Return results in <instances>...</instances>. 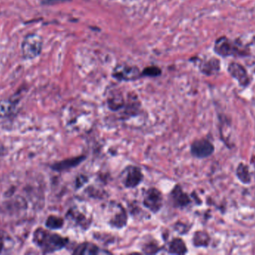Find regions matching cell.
<instances>
[{
	"instance_id": "obj_1",
	"label": "cell",
	"mask_w": 255,
	"mask_h": 255,
	"mask_svg": "<svg viewBox=\"0 0 255 255\" xmlns=\"http://www.w3.org/2000/svg\"><path fill=\"white\" fill-rule=\"evenodd\" d=\"M33 240L35 244L40 248L43 253H53L61 250L69 242L68 238L48 232L43 228L36 230L34 234Z\"/></svg>"
},
{
	"instance_id": "obj_2",
	"label": "cell",
	"mask_w": 255,
	"mask_h": 255,
	"mask_svg": "<svg viewBox=\"0 0 255 255\" xmlns=\"http://www.w3.org/2000/svg\"><path fill=\"white\" fill-rule=\"evenodd\" d=\"M43 41L40 35L29 34L22 43V53L25 59H33L41 53Z\"/></svg>"
},
{
	"instance_id": "obj_3",
	"label": "cell",
	"mask_w": 255,
	"mask_h": 255,
	"mask_svg": "<svg viewBox=\"0 0 255 255\" xmlns=\"http://www.w3.org/2000/svg\"><path fill=\"white\" fill-rule=\"evenodd\" d=\"M143 205L152 213H157L163 208V197L161 191L157 189H148L143 195Z\"/></svg>"
},
{
	"instance_id": "obj_4",
	"label": "cell",
	"mask_w": 255,
	"mask_h": 255,
	"mask_svg": "<svg viewBox=\"0 0 255 255\" xmlns=\"http://www.w3.org/2000/svg\"><path fill=\"white\" fill-rule=\"evenodd\" d=\"M144 178L140 168L135 166H129L122 171V182L127 189L136 188L141 184Z\"/></svg>"
},
{
	"instance_id": "obj_5",
	"label": "cell",
	"mask_w": 255,
	"mask_h": 255,
	"mask_svg": "<svg viewBox=\"0 0 255 255\" xmlns=\"http://www.w3.org/2000/svg\"><path fill=\"white\" fill-rule=\"evenodd\" d=\"M141 76V73L137 67L128 64L117 66L113 73V77L119 81H132L137 80Z\"/></svg>"
},
{
	"instance_id": "obj_6",
	"label": "cell",
	"mask_w": 255,
	"mask_h": 255,
	"mask_svg": "<svg viewBox=\"0 0 255 255\" xmlns=\"http://www.w3.org/2000/svg\"><path fill=\"white\" fill-rule=\"evenodd\" d=\"M214 51L223 57L235 56L241 53L237 45L226 37L219 38L216 40L214 46Z\"/></svg>"
},
{
	"instance_id": "obj_7",
	"label": "cell",
	"mask_w": 255,
	"mask_h": 255,
	"mask_svg": "<svg viewBox=\"0 0 255 255\" xmlns=\"http://www.w3.org/2000/svg\"><path fill=\"white\" fill-rule=\"evenodd\" d=\"M214 151L213 144L207 139H199L193 142L190 146V152L198 159H204L211 156Z\"/></svg>"
},
{
	"instance_id": "obj_8",
	"label": "cell",
	"mask_w": 255,
	"mask_h": 255,
	"mask_svg": "<svg viewBox=\"0 0 255 255\" xmlns=\"http://www.w3.org/2000/svg\"><path fill=\"white\" fill-rule=\"evenodd\" d=\"M113 208V214L110 218L109 225L112 228H121L125 227L128 222V215L125 208L121 204L114 203Z\"/></svg>"
},
{
	"instance_id": "obj_9",
	"label": "cell",
	"mask_w": 255,
	"mask_h": 255,
	"mask_svg": "<svg viewBox=\"0 0 255 255\" xmlns=\"http://www.w3.org/2000/svg\"><path fill=\"white\" fill-rule=\"evenodd\" d=\"M228 72L242 86H247L250 83V78L246 69L238 63H231L228 66Z\"/></svg>"
},
{
	"instance_id": "obj_10",
	"label": "cell",
	"mask_w": 255,
	"mask_h": 255,
	"mask_svg": "<svg viewBox=\"0 0 255 255\" xmlns=\"http://www.w3.org/2000/svg\"><path fill=\"white\" fill-rule=\"evenodd\" d=\"M170 198L173 205L177 208H187L191 203L190 197L179 185L175 186L170 192Z\"/></svg>"
},
{
	"instance_id": "obj_11",
	"label": "cell",
	"mask_w": 255,
	"mask_h": 255,
	"mask_svg": "<svg viewBox=\"0 0 255 255\" xmlns=\"http://www.w3.org/2000/svg\"><path fill=\"white\" fill-rule=\"evenodd\" d=\"M86 158L87 157L84 155L69 158V159H66V160H61V161L54 163V164L51 166V168L54 171H59V172L67 171V170H70V169L79 166L86 160Z\"/></svg>"
},
{
	"instance_id": "obj_12",
	"label": "cell",
	"mask_w": 255,
	"mask_h": 255,
	"mask_svg": "<svg viewBox=\"0 0 255 255\" xmlns=\"http://www.w3.org/2000/svg\"><path fill=\"white\" fill-rule=\"evenodd\" d=\"M67 218H70L76 225L81 227L83 230H87L91 227L92 219L88 218L84 212H81L78 209H70L67 212Z\"/></svg>"
},
{
	"instance_id": "obj_13",
	"label": "cell",
	"mask_w": 255,
	"mask_h": 255,
	"mask_svg": "<svg viewBox=\"0 0 255 255\" xmlns=\"http://www.w3.org/2000/svg\"><path fill=\"white\" fill-rule=\"evenodd\" d=\"M107 104L109 109L117 112L125 106V102L122 94L118 90H114L108 94Z\"/></svg>"
},
{
	"instance_id": "obj_14",
	"label": "cell",
	"mask_w": 255,
	"mask_h": 255,
	"mask_svg": "<svg viewBox=\"0 0 255 255\" xmlns=\"http://www.w3.org/2000/svg\"><path fill=\"white\" fill-rule=\"evenodd\" d=\"M73 254L77 255H94L104 254V252H101V249L97 245L86 242L78 245L74 249Z\"/></svg>"
},
{
	"instance_id": "obj_15",
	"label": "cell",
	"mask_w": 255,
	"mask_h": 255,
	"mask_svg": "<svg viewBox=\"0 0 255 255\" xmlns=\"http://www.w3.org/2000/svg\"><path fill=\"white\" fill-rule=\"evenodd\" d=\"M123 108H125L123 115L124 116L126 117V118H128V117L135 116V115H137L139 108H140V104H139L136 96L134 95V94L129 96V101H128L127 104H125V106Z\"/></svg>"
},
{
	"instance_id": "obj_16",
	"label": "cell",
	"mask_w": 255,
	"mask_h": 255,
	"mask_svg": "<svg viewBox=\"0 0 255 255\" xmlns=\"http://www.w3.org/2000/svg\"><path fill=\"white\" fill-rule=\"evenodd\" d=\"M168 251L169 253L172 255H185L187 252V248L183 239L176 238L170 242Z\"/></svg>"
},
{
	"instance_id": "obj_17",
	"label": "cell",
	"mask_w": 255,
	"mask_h": 255,
	"mask_svg": "<svg viewBox=\"0 0 255 255\" xmlns=\"http://www.w3.org/2000/svg\"><path fill=\"white\" fill-rule=\"evenodd\" d=\"M219 70V60L211 59L206 61L201 65V70L207 75H211Z\"/></svg>"
},
{
	"instance_id": "obj_18",
	"label": "cell",
	"mask_w": 255,
	"mask_h": 255,
	"mask_svg": "<svg viewBox=\"0 0 255 255\" xmlns=\"http://www.w3.org/2000/svg\"><path fill=\"white\" fill-rule=\"evenodd\" d=\"M210 237L206 232H196L194 236V244L196 247H207L209 244Z\"/></svg>"
},
{
	"instance_id": "obj_19",
	"label": "cell",
	"mask_w": 255,
	"mask_h": 255,
	"mask_svg": "<svg viewBox=\"0 0 255 255\" xmlns=\"http://www.w3.org/2000/svg\"><path fill=\"white\" fill-rule=\"evenodd\" d=\"M236 175L242 183L249 184L251 182V176L249 174V168L246 165L240 164L236 169Z\"/></svg>"
},
{
	"instance_id": "obj_20",
	"label": "cell",
	"mask_w": 255,
	"mask_h": 255,
	"mask_svg": "<svg viewBox=\"0 0 255 255\" xmlns=\"http://www.w3.org/2000/svg\"><path fill=\"white\" fill-rule=\"evenodd\" d=\"M63 225H64L63 218L56 216V215H50L48 217L46 221V228L50 230L60 229L63 228Z\"/></svg>"
},
{
	"instance_id": "obj_21",
	"label": "cell",
	"mask_w": 255,
	"mask_h": 255,
	"mask_svg": "<svg viewBox=\"0 0 255 255\" xmlns=\"http://www.w3.org/2000/svg\"><path fill=\"white\" fill-rule=\"evenodd\" d=\"M142 250L145 254L152 255V254H157L160 249L157 242L149 241V242L144 243L143 247H142Z\"/></svg>"
},
{
	"instance_id": "obj_22",
	"label": "cell",
	"mask_w": 255,
	"mask_h": 255,
	"mask_svg": "<svg viewBox=\"0 0 255 255\" xmlns=\"http://www.w3.org/2000/svg\"><path fill=\"white\" fill-rule=\"evenodd\" d=\"M141 74L142 76H144V77H158V76L161 74V70L158 67H156V66H149V67H146L141 72Z\"/></svg>"
},
{
	"instance_id": "obj_23",
	"label": "cell",
	"mask_w": 255,
	"mask_h": 255,
	"mask_svg": "<svg viewBox=\"0 0 255 255\" xmlns=\"http://www.w3.org/2000/svg\"><path fill=\"white\" fill-rule=\"evenodd\" d=\"M88 181L89 179L87 176L83 175V174H81V175L78 176V177H76V190H78V189H81V187H84V186L85 185V184H87V182Z\"/></svg>"
},
{
	"instance_id": "obj_24",
	"label": "cell",
	"mask_w": 255,
	"mask_h": 255,
	"mask_svg": "<svg viewBox=\"0 0 255 255\" xmlns=\"http://www.w3.org/2000/svg\"><path fill=\"white\" fill-rule=\"evenodd\" d=\"M67 0H43V5H54V4L60 3V2H67Z\"/></svg>"
},
{
	"instance_id": "obj_25",
	"label": "cell",
	"mask_w": 255,
	"mask_h": 255,
	"mask_svg": "<svg viewBox=\"0 0 255 255\" xmlns=\"http://www.w3.org/2000/svg\"><path fill=\"white\" fill-rule=\"evenodd\" d=\"M4 246V241L3 238L2 236L0 235V253L2 252V249H3Z\"/></svg>"
}]
</instances>
